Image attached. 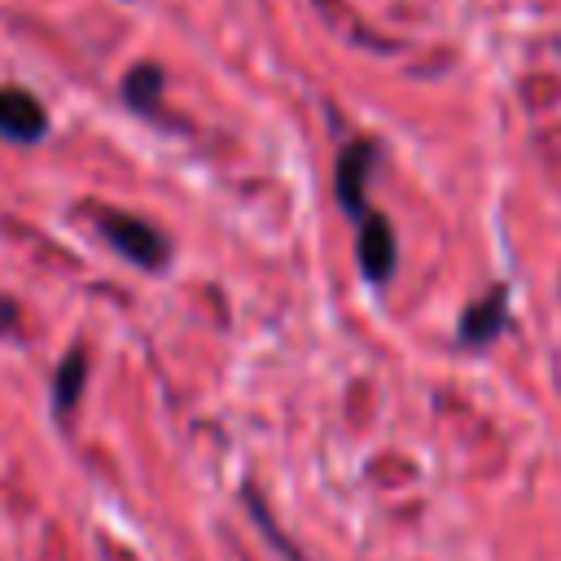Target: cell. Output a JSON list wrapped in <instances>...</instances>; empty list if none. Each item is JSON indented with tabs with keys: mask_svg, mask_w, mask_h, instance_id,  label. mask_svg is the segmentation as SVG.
I'll use <instances>...</instances> for the list:
<instances>
[{
	"mask_svg": "<svg viewBox=\"0 0 561 561\" xmlns=\"http://www.w3.org/2000/svg\"><path fill=\"white\" fill-rule=\"evenodd\" d=\"M96 228H101V237H105L127 263H136V267H145V272H158V267L171 259V241H167L153 224H145V219H136V215L96 210Z\"/></svg>",
	"mask_w": 561,
	"mask_h": 561,
	"instance_id": "cell-1",
	"label": "cell"
},
{
	"mask_svg": "<svg viewBox=\"0 0 561 561\" xmlns=\"http://www.w3.org/2000/svg\"><path fill=\"white\" fill-rule=\"evenodd\" d=\"M355 224H359V228H355V254H359V272H364V280L386 285V280L394 276V263H399V241H394V228H390V219H386V215H377V210H364Z\"/></svg>",
	"mask_w": 561,
	"mask_h": 561,
	"instance_id": "cell-2",
	"label": "cell"
},
{
	"mask_svg": "<svg viewBox=\"0 0 561 561\" xmlns=\"http://www.w3.org/2000/svg\"><path fill=\"white\" fill-rule=\"evenodd\" d=\"M377 167V145L373 140H351L342 145L337 153V175H333V188H337V206L359 219L368 210V175Z\"/></svg>",
	"mask_w": 561,
	"mask_h": 561,
	"instance_id": "cell-3",
	"label": "cell"
},
{
	"mask_svg": "<svg viewBox=\"0 0 561 561\" xmlns=\"http://www.w3.org/2000/svg\"><path fill=\"white\" fill-rule=\"evenodd\" d=\"M504 324H508V285H491L482 298H473V302L460 311V320H456V342H460L465 351H482V346H491V342L504 333Z\"/></svg>",
	"mask_w": 561,
	"mask_h": 561,
	"instance_id": "cell-4",
	"label": "cell"
},
{
	"mask_svg": "<svg viewBox=\"0 0 561 561\" xmlns=\"http://www.w3.org/2000/svg\"><path fill=\"white\" fill-rule=\"evenodd\" d=\"M48 131V114L44 105L26 92V88H0V136L4 140H18V145H31V140H44Z\"/></svg>",
	"mask_w": 561,
	"mask_h": 561,
	"instance_id": "cell-5",
	"label": "cell"
},
{
	"mask_svg": "<svg viewBox=\"0 0 561 561\" xmlns=\"http://www.w3.org/2000/svg\"><path fill=\"white\" fill-rule=\"evenodd\" d=\"M162 83H167V75H162L153 61H140V66H131L127 79H123V101H127L131 110H140V114H158Z\"/></svg>",
	"mask_w": 561,
	"mask_h": 561,
	"instance_id": "cell-6",
	"label": "cell"
},
{
	"mask_svg": "<svg viewBox=\"0 0 561 561\" xmlns=\"http://www.w3.org/2000/svg\"><path fill=\"white\" fill-rule=\"evenodd\" d=\"M83 381H88V355H83V351H70V355L61 359L57 377H53V403H57L61 416L75 412V403H79V394H83Z\"/></svg>",
	"mask_w": 561,
	"mask_h": 561,
	"instance_id": "cell-7",
	"label": "cell"
},
{
	"mask_svg": "<svg viewBox=\"0 0 561 561\" xmlns=\"http://www.w3.org/2000/svg\"><path fill=\"white\" fill-rule=\"evenodd\" d=\"M18 324V302L13 298H0V333H9Z\"/></svg>",
	"mask_w": 561,
	"mask_h": 561,
	"instance_id": "cell-8",
	"label": "cell"
}]
</instances>
